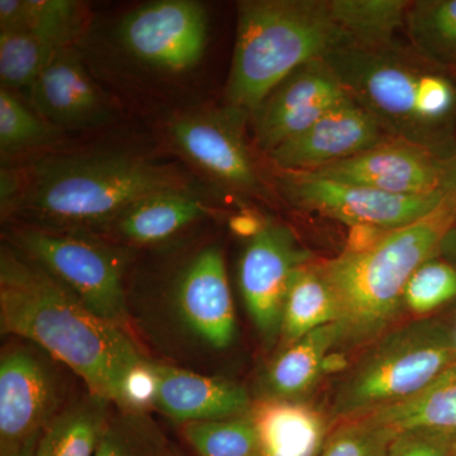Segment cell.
<instances>
[{
	"instance_id": "cell-9",
	"label": "cell",
	"mask_w": 456,
	"mask_h": 456,
	"mask_svg": "<svg viewBox=\"0 0 456 456\" xmlns=\"http://www.w3.org/2000/svg\"><path fill=\"white\" fill-rule=\"evenodd\" d=\"M55 359L36 345H12L0 358V454L41 434L64 408Z\"/></svg>"
},
{
	"instance_id": "cell-6",
	"label": "cell",
	"mask_w": 456,
	"mask_h": 456,
	"mask_svg": "<svg viewBox=\"0 0 456 456\" xmlns=\"http://www.w3.org/2000/svg\"><path fill=\"white\" fill-rule=\"evenodd\" d=\"M456 362L448 321L413 318L380 336L345 373L330 406L332 424L360 419L422 391Z\"/></svg>"
},
{
	"instance_id": "cell-17",
	"label": "cell",
	"mask_w": 456,
	"mask_h": 456,
	"mask_svg": "<svg viewBox=\"0 0 456 456\" xmlns=\"http://www.w3.org/2000/svg\"><path fill=\"white\" fill-rule=\"evenodd\" d=\"M29 92L38 116L59 130L98 127L112 116L106 97L71 46L57 51Z\"/></svg>"
},
{
	"instance_id": "cell-40",
	"label": "cell",
	"mask_w": 456,
	"mask_h": 456,
	"mask_svg": "<svg viewBox=\"0 0 456 456\" xmlns=\"http://www.w3.org/2000/svg\"><path fill=\"white\" fill-rule=\"evenodd\" d=\"M439 256L456 265V224L444 237L439 248Z\"/></svg>"
},
{
	"instance_id": "cell-5",
	"label": "cell",
	"mask_w": 456,
	"mask_h": 456,
	"mask_svg": "<svg viewBox=\"0 0 456 456\" xmlns=\"http://www.w3.org/2000/svg\"><path fill=\"white\" fill-rule=\"evenodd\" d=\"M350 45L329 0L240 2L227 83L230 107L253 113L297 69Z\"/></svg>"
},
{
	"instance_id": "cell-25",
	"label": "cell",
	"mask_w": 456,
	"mask_h": 456,
	"mask_svg": "<svg viewBox=\"0 0 456 456\" xmlns=\"http://www.w3.org/2000/svg\"><path fill=\"white\" fill-rule=\"evenodd\" d=\"M110 403L89 393L64 408L42 431L36 456H94Z\"/></svg>"
},
{
	"instance_id": "cell-28",
	"label": "cell",
	"mask_w": 456,
	"mask_h": 456,
	"mask_svg": "<svg viewBox=\"0 0 456 456\" xmlns=\"http://www.w3.org/2000/svg\"><path fill=\"white\" fill-rule=\"evenodd\" d=\"M183 436L197 456H257L260 434L253 408L244 415L189 422Z\"/></svg>"
},
{
	"instance_id": "cell-36",
	"label": "cell",
	"mask_w": 456,
	"mask_h": 456,
	"mask_svg": "<svg viewBox=\"0 0 456 456\" xmlns=\"http://www.w3.org/2000/svg\"><path fill=\"white\" fill-rule=\"evenodd\" d=\"M388 232V230L368 226V224L351 226L349 237H347L346 248L344 251H347V253H362V251L369 250V248H374Z\"/></svg>"
},
{
	"instance_id": "cell-11",
	"label": "cell",
	"mask_w": 456,
	"mask_h": 456,
	"mask_svg": "<svg viewBox=\"0 0 456 456\" xmlns=\"http://www.w3.org/2000/svg\"><path fill=\"white\" fill-rule=\"evenodd\" d=\"M311 261L310 251L284 224H266L246 246L240 261V289L246 310L269 346L281 338L285 297L294 274Z\"/></svg>"
},
{
	"instance_id": "cell-12",
	"label": "cell",
	"mask_w": 456,
	"mask_h": 456,
	"mask_svg": "<svg viewBox=\"0 0 456 456\" xmlns=\"http://www.w3.org/2000/svg\"><path fill=\"white\" fill-rule=\"evenodd\" d=\"M346 97L325 59L314 60L285 77L255 108V142L266 154L310 128Z\"/></svg>"
},
{
	"instance_id": "cell-13",
	"label": "cell",
	"mask_w": 456,
	"mask_h": 456,
	"mask_svg": "<svg viewBox=\"0 0 456 456\" xmlns=\"http://www.w3.org/2000/svg\"><path fill=\"white\" fill-rule=\"evenodd\" d=\"M245 114L232 107L224 112L187 114L174 119L169 130L182 154L207 175L227 187L255 191L260 179L242 136Z\"/></svg>"
},
{
	"instance_id": "cell-35",
	"label": "cell",
	"mask_w": 456,
	"mask_h": 456,
	"mask_svg": "<svg viewBox=\"0 0 456 456\" xmlns=\"http://www.w3.org/2000/svg\"><path fill=\"white\" fill-rule=\"evenodd\" d=\"M158 388L159 379L154 362L146 359L126 377L119 410L145 413L150 408H155Z\"/></svg>"
},
{
	"instance_id": "cell-42",
	"label": "cell",
	"mask_w": 456,
	"mask_h": 456,
	"mask_svg": "<svg viewBox=\"0 0 456 456\" xmlns=\"http://www.w3.org/2000/svg\"><path fill=\"white\" fill-rule=\"evenodd\" d=\"M448 323L450 326V331H452V342H454V346L456 350V312L454 314V316L450 318Z\"/></svg>"
},
{
	"instance_id": "cell-1",
	"label": "cell",
	"mask_w": 456,
	"mask_h": 456,
	"mask_svg": "<svg viewBox=\"0 0 456 456\" xmlns=\"http://www.w3.org/2000/svg\"><path fill=\"white\" fill-rule=\"evenodd\" d=\"M0 323L79 375L89 393L118 406L123 383L145 362L131 334L99 317L18 248H2Z\"/></svg>"
},
{
	"instance_id": "cell-8",
	"label": "cell",
	"mask_w": 456,
	"mask_h": 456,
	"mask_svg": "<svg viewBox=\"0 0 456 456\" xmlns=\"http://www.w3.org/2000/svg\"><path fill=\"white\" fill-rule=\"evenodd\" d=\"M285 197L305 211L317 212L347 226L368 224L397 230L421 220L445 197L439 191L419 196L387 193L362 185L335 182L311 173L281 171Z\"/></svg>"
},
{
	"instance_id": "cell-29",
	"label": "cell",
	"mask_w": 456,
	"mask_h": 456,
	"mask_svg": "<svg viewBox=\"0 0 456 456\" xmlns=\"http://www.w3.org/2000/svg\"><path fill=\"white\" fill-rule=\"evenodd\" d=\"M171 446L145 413L110 415L94 456H169Z\"/></svg>"
},
{
	"instance_id": "cell-41",
	"label": "cell",
	"mask_w": 456,
	"mask_h": 456,
	"mask_svg": "<svg viewBox=\"0 0 456 456\" xmlns=\"http://www.w3.org/2000/svg\"><path fill=\"white\" fill-rule=\"evenodd\" d=\"M41 434L35 435L31 439L27 440L23 445H20V448L11 450V452H2L0 456H36V449H37Z\"/></svg>"
},
{
	"instance_id": "cell-14",
	"label": "cell",
	"mask_w": 456,
	"mask_h": 456,
	"mask_svg": "<svg viewBox=\"0 0 456 456\" xmlns=\"http://www.w3.org/2000/svg\"><path fill=\"white\" fill-rule=\"evenodd\" d=\"M173 303L180 323L197 340L217 350L227 349L235 341V307L218 246H207L183 268Z\"/></svg>"
},
{
	"instance_id": "cell-38",
	"label": "cell",
	"mask_w": 456,
	"mask_h": 456,
	"mask_svg": "<svg viewBox=\"0 0 456 456\" xmlns=\"http://www.w3.org/2000/svg\"><path fill=\"white\" fill-rule=\"evenodd\" d=\"M351 367V362L347 354L342 350H331L323 358L322 375H335L346 373Z\"/></svg>"
},
{
	"instance_id": "cell-22",
	"label": "cell",
	"mask_w": 456,
	"mask_h": 456,
	"mask_svg": "<svg viewBox=\"0 0 456 456\" xmlns=\"http://www.w3.org/2000/svg\"><path fill=\"white\" fill-rule=\"evenodd\" d=\"M338 302L320 264L311 261L297 270L285 297L281 316L279 338L283 347L320 327L338 322Z\"/></svg>"
},
{
	"instance_id": "cell-31",
	"label": "cell",
	"mask_w": 456,
	"mask_h": 456,
	"mask_svg": "<svg viewBox=\"0 0 456 456\" xmlns=\"http://www.w3.org/2000/svg\"><path fill=\"white\" fill-rule=\"evenodd\" d=\"M59 136V128L36 116L11 90L0 89V151L3 158L50 145Z\"/></svg>"
},
{
	"instance_id": "cell-15",
	"label": "cell",
	"mask_w": 456,
	"mask_h": 456,
	"mask_svg": "<svg viewBox=\"0 0 456 456\" xmlns=\"http://www.w3.org/2000/svg\"><path fill=\"white\" fill-rule=\"evenodd\" d=\"M308 173L403 196L443 191V159L421 147L392 139Z\"/></svg>"
},
{
	"instance_id": "cell-20",
	"label": "cell",
	"mask_w": 456,
	"mask_h": 456,
	"mask_svg": "<svg viewBox=\"0 0 456 456\" xmlns=\"http://www.w3.org/2000/svg\"><path fill=\"white\" fill-rule=\"evenodd\" d=\"M260 434L257 456H317L332 424L329 415L305 402H254Z\"/></svg>"
},
{
	"instance_id": "cell-26",
	"label": "cell",
	"mask_w": 456,
	"mask_h": 456,
	"mask_svg": "<svg viewBox=\"0 0 456 456\" xmlns=\"http://www.w3.org/2000/svg\"><path fill=\"white\" fill-rule=\"evenodd\" d=\"M332 17L351 42L362 49L397 45L395 36L406 27L408 0H329Z\"/></svg>"
},
{
	"instance_id": "cell-39",
	"label": "cell",
	"mask_w": 456,
	"mask_h": 456,
	"mask_svg": "<svg viewBox=\"0 0 456 456\" xmlns=\"http://www.w3.org/2000/svg\"><path fill=\"white\" fill-rule=\"evenodd\" d=\"M444 191H448L456 200V154L443 159V185Z\"/></svg>"
},
{
	"instance_id": "cell-30",
	"label": "cell",
	"mask_w": 456,
	"mask_h": 456,
	"mask_svg": "<svg viewBox=\"0 0 456 456\" xmlns=\"http://www.w3.org/2000/svg\"><path fill=\"white\" fill-rule=\"evenodd\" d=\"M59 50L28 32L0 31L2 88L31 89Z\"/></svg>"
},
{
	"instance_id": "cell-24",
	"label": "cell",
	"mask_w": 456,
	"mask_h": 456,
	"mask_svg": "<svg viewBox=\"0 0 456 456\" xmlns=\"http://www.w3.org/2000/svg\"><path fill=\"white\" fill-rule=\"evenodd\" d=\"M395 432L456 431V362L413 397L368 415Z\"/></svg>"
},
{
	"instance_id": "cell-19",
	"label": "cell",
	"mask_w": 456,
	"mask_h": 456,
	"mask_svg": "<svg viewBox=\"0 0 456 456\" xmlns=\"http://www.w3.org/2000/svg\"><path fill=\"white\" fill-rule=\"evenodd\" d=\"M209 212V207L189 188L160 191L132 203L95 236L131 245L159 244L202 220Z\"/></svg>"
},
{
	"instance_id": "cell-4",
	"label": "cell",
	"mask_w": 456,
	"mask_h": 456,
	"mask_svg": "<svg viewBox=\"0 0 456 456\" xmlns=\"http://www.w3.org/2000/svg\"><path fill=\"white\" fill-rule=\"evenodd\" d=\"M342 89L392 140L440 159L456 110V86L440 66L401 45L386 49L345 46L325 56Z\"/></svg>"
},
{
	"instance_id": "cell-10",
	"label": "cell",
	"mask_w": 456,
	"mask_h": 456,
	"mask_svg": "<svg viewBox=\"0 0 456 456\" xmlns=\"http://www.w3.org/2000/svg\"><path fill=\"white\" fill-rule=\"evenodd\" d=\"M123 49L163 73H183L198 64L208 41L202 4L159 0L126 14L118 27Z\"/></svg>"
},
{
	"instance_id": "cell-18",
	"label": "cell",
	"mask_w": 456,
	"mask_h": 456,
	"mask_svg": "<svg viewBox=\"0 0 456 456\" xmlns=\"http://www.w3.org/2000/svg\"><path fill=\"white\" fill-rule=\"evenodd\" d=\"M154 367L159 379L155 408L180 424L228 419L253 408L250 395L240 384L159 362Z\"/></svg>"
},
{
	"instance_id": "cell-44",
	"label": "cell",
	"mask_w": 456,
	"mask_h": 456,
	"mask_svg": "<svg viewBox=\"0 0 456 456\" xmlns=\"http://www.w3.org/2000/svg\"><path fill=\"white\" fill-rule=\"evenodd\" d=\"M169 456H187V455L182 454V452H178V450L171 448Z\"/></svg>"
},
{
	"instance_id": "cell-45",
	"label": "cell",
	"mask_w": 456,
	"mask_h": 456,
	"mask_svg": "<svg viewBox=\"0 0 456 456\" xmlns=\"http://www.w3.org/2000/svg\"><path fill=\"white\" fill-rule=\"evenodd\" d=\"M455 80H456V69H455Z\"/></svg>"
},
{
	"instance_id": "cell-21",
	"label": "cell",
	"mask_w": 456,
	"mask_h": 456,
	"mask_svg": "<svg viewBox=\"0 0 456 456\" xmlns=\"http://www.w3.org/2000/svg\"><path fill=\"white\" fill-rule=\"evenodd\" d=\"M338 344V327L335 322L284 347L261 377L260 399L305 402L323 378V358Z\"/></svg>"
},
{
	"instance_id": "cell-33",
	"label": "cell",
	"mask_w": 456,
	"mask_h": 456,
	"mask_svg": "<svg viewBox=\"0 0 456 456\" xmlns=\"http://www.w3.org/2000/svg\"><path fill=\"white\" fill-rule=\"evenodd\" d=\"M397 434L369 416L338 422L317 456H386Z\"/></svg>"
},
{
	"instance_id": "cell-34",
	"label": "cell",
	"mask_w": 456,
	"mask_h": 456,
	"mask_svg": "<svg viewBox=\"0 0 456 456\" xmlns=\"http://www.w3.org/2000/svg\"><path fill=\"white\" fill-rule=\"evenodd\" d=\"M454 432L407 430L395 435L386 456H452Z\"/></svg>"
},
{
	"instance_id": "cell-7",
	"label": "cell",
	"mask_w": 456,
	"mask_h": 456,
	"mask_svg": "<svg viewBox=\"0 0 456 456\" xmlns=\"http://www.w3.org/2000/svg\"><path fill=\"white\" fill-rule=\"evenodd\" d=\"M16 248L50 273L99 317L130 334L123 274L126 254L86 232L23 226L13 232Z\"/></svg>"
},
{
	"instance_id": "cell-16",
	"label": "cell",
	"mask_w": 456,
	"mask_h": 456,
	"mask_svg": "<svg viewBox=\"0 0 456 456\" xmlns=\"http://www.w3.org/2000/svg\"><path fill=\"white\" fill-rule=\"evenodd\" d=\"M389 140L377 122L346 94L310 128L269 152L281 171L308 173L367 151Z\"/></svg>"
},
{
	"instance_id": "cell-37",
	"label": "cell",
	"mask_w": 456,
	"mask_h": 456,
	"mask_svg": "<svg viewBox=\"0 0 456 456\" xmlns=\"http://www.w3.org/2000/svg\"><path fill=\"white\" fill-rule=\"evenodd\" d=\"M265 222L261 220L259 216L254 215L251 212H241L239 215L233 216L228 222L230 230L235 233L236 236L241 239L253 240L254 237L259 235L261 231L265 228Z\"/></svg>"
},
{
	"instance_id": "cell-32",
	"label": "cell",
	"mask_w": 456,
	"mask_h": 456,
	"mask_svg": "<svg viewBox=\"0 0 456 456\" xmlns=\"http://www.w3.org/2000/svg\"><path fill=\"white\" fill-rule=\"evenodd\" d=\"M456 299V265L441 256L426 261L413 273L403 293L404 312L413 318L432 317Z\"/></svg>"
},
{
	"instance_id": "cell-43",
	"label": "cell",
	"mask_w": 456,
	"mask_h": 456,
	"mask_svg": "<svg viewBox=\"0 0 456 456\" xmlns=\"http://www.w3.org/2000/svg\"><path fill=\"white\" fill-rule=\"evenodd\" d=\"M452 456H456V431L454 432V436H452Z\"/></svg>"
},
{
	"instance_id": "cell-2",
	"label": "cell",
	"mask_w": 456,
	"mask_h": 456,
	"mask_svg": "<svg viewBox=\"0 0 456 456\" xmlns=\"http://www.w3.org/2000/svg\"><path fill=\"white\" fill-rule=\"evenodd\" d=\"M174 165L131 152L47 156L2 169V209L25 226L95 235L123 209L160 191L188 189Z\"/></svg>"
},
{
	"instance_id": "cell-3",
	"label": "cell",
	"mask_w": 456,
	"mask_h": 456,
	"mask_svg": "<svg viewBox=\"0 0 456 456\" xmlns=\"http://www.w3.org/2000/svg\"><path fill=\"white\" fill-rule=\"evenodd\" d=\"M456 224V200L445 191L439 206L421 220L389 231L374 248L342 251L320 264L338 307L341 347L368 346L398 325L403 293L413 273L439 256L441 242Z\"/></svg>"
},
{
	"instance_id": "cell-27",
	"label": "cell",
	"mask_w": 456,
	"mask_h": 456,
	"mask_svg": "<svg viewBox=\"0 0 456 456\" xmlns=\"http://www.w3.org/2000/svg\"><path fill=\"white\" fill-rule=\"evenodd\" d=\"M404 28L419 56L440 68L456 69V0L411 3Z\"/></svg>"
},
{
	"instance_id": "cell-23",
	"label": "cell",
	"mask_w": 456,
	"mask_h": 456,
	"mask_svg": "<svg viewBox=\"0 0 456 456\" xmlns=\"http://www.w3.org/2000/svg\"><path fill=\"white\" fill-rule=\"evenodd\" d=\"M86 7L73 0H2L0 29L28 32L56 49L73 45L86 22Z\"/></svg>"
}]
</instances>
